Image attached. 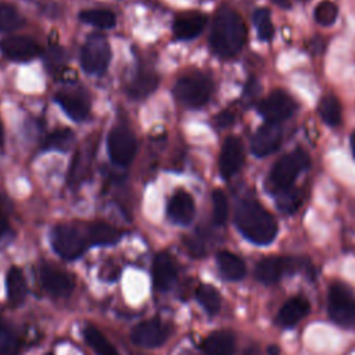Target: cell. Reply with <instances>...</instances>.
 I'll use <instances>...</instances> for the list:
<instances>
[{
	"label": "cell",
	"instance_id": "cell-16",
	"mask_svg": "<svg viewBox=\"0 0 355 355\" xmlns=\"http://www.w3.org/2000/svg\"><path fill=\"white\" fill-rule=\"evenodd\" d=\"M1 53L14 61H28L39 54V46L35 40L25 36H12L1 40Z\"/></svg>",
	"mask_w": 355,
	"mask_h": 355
},
{
	"label": "cell",
	"instance_id": "cell-28",
	"mask_svg": "<svg viewBox=\"0 0 355 355\" xmlns=\"http://www.w3.org/2000/svg\"><path fill=\"white\" fill-rule=\"evenodd\" d=\"M319 114L323 122L329 126H337L341 122V105L336 96L327 94L322 98Z\"/></svg>",
	"mask_w": 355,
	"mask_h": 355
},
{
	"label": "cell",
	"instance_id": "cell-18",
	"mask_svg": "<svg viewBox=\"0 0 355 355\" xmlns=\"http://www.w3.org/2000/svg\"><path fill=\"white\" fill-rule=\"evenodd\" d=\"M176 280V266L166 252H159L153 263V283L158 291L169 290Z\"/></svg>",
	"mask_w": 355,
	"mask_h": 355
},
{
	"label": "cell",
	"instance_id": "cell-42",
	"mask_svg": "<svg viewBox=\"0 0 355 355\" xmlns=\"http://www.w3.org/2000/svg\"><path fill=\"white\" fill-rule=\"evenodd\" d=\"M6 230H7V222L0 216V237L6 233Z\"/></svg>",
	"mask_w": 355,
	"mask_h": 355
},
{
	"label": "cell",
	"instance_id": "cell-24",
	"mask_svg": "<svg viewBox=\"0 0 355 355\" xmlns=\"http://www.w3.org/2000/svg\"><path fill=\"white\" fill-rule=\"evenodd\" d=\"M6 287H7V298L11 305H19L28 293L25 276L22 270L17 266H12L7 272L6 277Z\"/></svg>",
	"mask_w": 355,
	"mask_h": 355
},
{
	"label": "cell",
	"instance_id": "cell-11",
	"mask_svg": "<svg viewBox=\"0 0 355 355\" xmlns=\"http://www.w3.org/2000/svg\"><path fill=\"white\" fill-rule=\"evenodd\" d=\"M300 268V262L286 257H268L258 262L255 277L263 284L277 283L286 272H293Z\"/></svg>",
	"mask_w": 355,
	"mask_h": 355
},
{
	"label": "cell",
	"instance_id": "cell-44",
	"mask_svg": "<svg viewBox=\"0 0 355 355\" xmlns=\"http://www.w3.org/2000/svg\"><path fill=\"white\" fill-rule=\"evenodd\" d=\"M351 150H352V155L355 157V132H352L351 135Z\"/></svg>",
	"mask_w": 355,
	"mask_h": 355
},
{
	"label": "cell",
	"instance_id": "cell-33",
	"mask_svg": "<svg viewBox=\"0 0 355 355\" xmlns=\"http://www.w3.org/2000/svg\"><path fill=\"white\" fill-rule=\"evenodd\" d=\"M73 139V133L69 129H58L51 132L43 143L44 150H67Z\"/></svg>",
	"mask_w": 355,
	"mask_h": 355
},
{
	"label": "cell",
	"instance_id": "cell-39",
	"mask_svg": "<svg viewBox=\"0 0 355 355\" xmlns=\"http://www.w3.org/2000/svg\"><path fill=\"white\" fill-rule=\"evenodd\" d=\"M216 125L219 126V128H226V126H229V125H232L233 123V121H234V115L230 112V111H223V112H220V114H218L216 115Z\"/></svg>",
	"mask_w": 355,
	"mask_h": 355
},
{
	"label": "cell",
	"instance_id": "cell-21",
	"mask_svg": "<svg viewBox=\"0 0 355 355\" xmlns=\"http://www.w3.org/2000/svg\"><path fill=\"white\" fill-rule=\"evenodd\" d=\"M308 312L309 302L304 297H293L280 308L276 316V323L283 327H293L305 318Z\"/></svg>",
	"mask_w": 355,
	"mask_h": 355
},
{
	"label": "cell",
	"instance_id": "cell-41",
	"mask_svg": "<svg viewBox=\"0 0 355 355\" xmlns=\"http://www.w3.org/2000/svg\"><path fill=\"white\" fill-rule=\"evenodd\" d=\"M243 355H261V352L258 351V348H255V347H250V348H247L245 351H244V354Z\"/></svg>",
	"mask_w": 355,
	"mask_h": 355
},
{
	"label": "cell",
	"instance_id": "cell-37",
	"mask_svg": "<svg viewBox=\"0 0 355 355\" xmlns=\"http://www.w3.org/2000/svg\"><path fill=\"white\" fill-rule=\"evenodd\" d=\"M277 207L283 211V212H287V214H291L294 212L298 207H300V196L297 191H294L291 187L279 193V197H277Z\"/></svg>",
	"mask_w": 355,
	"mask_h": 355
},
{
	"label": "cell",
	"instance_id": "cell-13",
	"mask_svg": "<svg viewBox=\"0 0 355 355\" xmlns=\"http://www.w3.org/2000/svg\"><path fill=\"white\" fill-rule=\"evenodd\" d=\"M282 143V129L279 123L266 122L252 136L251 150L257 157H266L275 153Z\"/></svg>",
	"mask_w": 355,
	"mask_h": 355
},
{
	"label": "cell",
	"instance_id": "cell-10",
	"mask_svg": "<svg viewBox=\"0 0 355 355\" xmlns=\"http://www.w3.org/2000/svg\"><path fill=\"white\" fill-rule=\"evenodd\" d=\"M169 337V327L159 319H148L133 327L130 338L136 345L144 348L161 347Z\"/></svg>",
	"mask_w": 355,
	"mask_h": 355
},
{
	"label": "cell",
	"instance_id": "cell-6",
	"mask_svg": "<svg viewBox=\"0 0 355 355\" xmlns=\"http://www.w3.org/2000/svg\"><path fill=\"white\" fill-rule=\"evenodd\" d=\"M327 311L330 319L343 327H351L355 323V300L344 283H333L329 288Z\"/></svg>",
	"mask_w": 355,
	"mask_h": 355
},
{
	"label": "cell",
	"instance_id": "cell-20",
	"mask_svg": "<svg viewBox=\"0 0 355 355\" xmlns=\"http://www.w3.org/2000/svg\"><path fill=\"white\" fill-rule=\"evenodd\" d=\"M207 24V17L200 12L179 15L173 22V35L180 40H190L198 36Z\"/></svg>",
	"mask_w": 355,
	"mask_h": 355
},
{
	"label": "cell",
	"instance_id": "cell-31",
	"mask_svg": "<svg viewBox=\"0 0 355 355\" xmlns=\"http://www.w3.org/2000/svg\"><path fill=\"white\" fill-rule=\"evenodd\" d=\"M22 24L24 18L12 6L0 4V31L12 32L21 28Z\"/></svg>",
	"mask_w": 355,
	"mask_h": 355
},
{
	"label": "cell",
	"instance_id": "cell-43",
	"mask_svg": "<svg viewBox=\"0 0 355 355\" xmlns=\"http://www.w3.org/2000/svg\"><path fill=\"white\" fill-rule=\"evenodd\" d=\"M272 1L276 3V4L280 6V7H284V8L290 7V1H288V0H272Z\"/></svg>",
	"mask_w": 355,
	"mask_h": 355
},
{
	"label": "cell",
	"instance_id": "cell-9",
	"mask_svg": "<svg viewBox=\"0 0 355 355\" xmlns=\"http://www.w3.org/2000/svg\"><path fill=\"white\" fill-rule=\"evenodd\" d=\"M108 154L116 165L126 166L132 162L136 154L135 136L126 128H114L108 135Z\"/></svg>",
	"mask_w": 355,
	"mask_h": 355
},
{
	"label": "cell",
	"instance_id": "cell-25",
	"mask_svg": "<svg viewBox=\"0 0 355 355\" xmlns=\"http://www.w3.org/2000/svg\"><path fill=\"white\" fill-rule=\"evenodd\" d=\"M87 239H89V243L90 245H110V244H115L122 233L108 225V223H104V222H96V223H92L87 230Z\"/></svg>",
	"mask_w": 355,
	"mask_h": 355
},
{
	"label": "cell",
	"instance_id": "cell-38",
	"mask_svg": "<svg viewBox=\"0 0 355 355\" xmlns=\"http://www.w3.org/2000/svg\"><path fill=\"white\" fill-rule=\"evenodd\" d=\"M46 64L49 68L51 69H57L61 67V64L65 60V54H64V49L61 47H50L44 55Z\"/></svg>",
	"mask_w": 355,
	"mask_h": 355
},
{
	"label": "cell",
	"instance_id": "cell-14",
	"mask_svg": "<svg viewBox=\"0 0 355 355\" xmlns=\"http://www.w3.org/2000/svg\"><path fill=\"white\" fill-rule=\"evenodd\" d=\"M40 282L46 291L54 297H65L73 290V277L53 265L40 268Z\"/></svg>",
	"mask_w": 355,
	"mask_h": 355
},
{
	"label": "cell",
	"instance_id": "cell-3",
	"mask_svg": "<svg viewBox=\"0 0 355 355\" xmlns=\"http://www.w3.org/2000/svg\"><path fill=\"white\" fill-rule=\"evenodd\" d=\"M309 166V157L305 151L297 148L283 155L272 168L268 178V189L276 194L290 189L297 176Z\"/></svg>",
	"mask_w": 355,
	"mask_h": 355
},
{
	"label": "cell",
	"instance_id": "cell-36",
	"mask_svg": "<svg viewBox=\"0 0 355 355\" xmlns=\"http://www.w3.org/2000/svg\"><path fill=\"white\" fill-rule=\"evenodd\" d=\"M229 204L222 190H214L212 193V216L216 225H223L227 219Z\"/></svg>",
	"mask_w": 355,
	"mask_h": 355
},
{
	"label": "cell",
	"instance_id": "cell-34",
	"mask_svg": "<svg viewBox=\"0 0 355 355\" xmlns=\"http://www.w3.org/2000/svg\"><path fill=\"white\" fill-rule=\"evenodd\" d=\"M252 21L254 25L257 26L258 36L262 40H270L273 36V25L270 21V14L266 8H258L252 14Z\"/></svg>",
	"mask_w": 355,
	"mask_h": 355
},
{
	"label": "cell",
	"instance_id": "cell-32",
	"mask_svg": "<svg viewBox=\"0 0 355 355\" xmlns=\"http://www.w3.org/2000/svg\"><path fill=\"white\" fill-rule=\"evenodd\" d=\"M313 15H315V19L318 24H320L323 26H330L337 19L338 7L336 3H333L330 0H323L315 7Z\"/></svg>",
	"mask_w": 355,
	"mask_h": 355
},
{
	"label": "cell",
	"instance_id": "cell-22",
	"mask_svg": "<svg viewBox=\"0 0 355 355\" xmlns=\"http://www.w3.org/2000/svg\"><path fill=\"white\" fill-rule=\"evenodd\" d=\"M205 355H230L234 349V336L227 330H218L205 337L201 345Z\"/></svg>",
	"mask_w": 355,
	"mask_h": 355
},
{
	"label": "cell",
	"instance_id": "cell-8",
	"mask_svg": "<svg viewBox=\"0 0 355 355\" xmlns=\"http://www.w3.org/2000/svg\"><path fill=\"white\" fill-rule=\"evenodd\" d=\"M295 110H297V103L290 94H287L283 90L272 92L258 105V111L265 118V121L272 123H279L282 121H286L294 114Z\"/></svg>",
	"mask_w": 355,
	"mask_h": 355
},
{
	"label": "cell",
	"instance_id": "cell-35",
	"mask_svg": "<svg viewBox=\"0 0 355 355\" xmlns=\"http://www.w3.org/2000/svg\"><path fill=\"white\" fill-rule=\"evenodd\" d=\"M19 340L17 334L0 322V355H17Z\"/></svg>",
	"mask_w": 355,
	"mask_h": 355
},
{
	"label": "cell",
	"instance_id": "cell-46",
	"mask_svg": "<svg viewBox=\"0 0 355 355\" xmlns=\"http://www.w3.org/2000/svg\"><path fill=\"white\" fill-rule=\"evenodd\" d=\"M46 355H53V354H51V352H49V354H46Z\"/></svg>",
	"mask_w": 355,
	"mask_h": 355
},
{
	"label": "cell",
	"instance_id": "cell-4",
	"mask_svg": "<svg viewBox=\"0 0 355 355\" xmlns=\"http://www.w3.org/2000/svg\"><path fill=\"white\" fill-rule=\"evenodd\" d=\"M51 245L60 257L65 259H75L86 251L90 243L87 239V233H83L79 227L73 225L64 223L53 229Z\"/></svg>",
	"mask_w": 355,
	"mask_h": 355
},
{
	"label": "cell",
	"instance_id": "cell-15",
	"mask_svg": "<svg viewBox=\"0 0 355 355\" xmlns=\"http://www.w3.org/2000/svg\"><path fill=\"white\" fill-rule=\"evenodd\" d=\"M96 146H97V139L90 137L76 151V154L72 159V164H71V169H69L71 184L80 183L89 175L90 168H92V161L96 155Z\"/></svg>",
	"mask_w": 355,
	"mask_h": 355
},
{
	"label": "cell",
	"instance_id": "cell-17",
	"mask_svg": "<svg viewBox=\"0 0 355 355\" xmlns=\"http://www.w3.org/2000/svg\"><path fill=\"white\" fill-rule=\"evenodd\" d=\"M196 214L193 197L184 190H176L168 202L169 218L179 225H189Z\"/></svg>",
	"mask_w": 355,
	"mask_h": 355
},
{
	"label": "cell",
	"instance_id": "cell-26",
	"mask_svg": "<svg viewBox=\"0 0 355 355\" xmlns=\"http://www.w3.org/2000/svg\"><path fill=\"white\" fill-rule=\"evenodd\" d=\"M83 337L89 347L97 354V355H119L115 347L107 340V337L94 326L87 324L83 329Z\"/></svg>",
	"mask_w": 355,
	"mask_h": 355
},
{
	"label": "cell",
	"instance_id": "cell-5",
	"mask_svg": "<svg viewBox=\"0 0 355 355\" xmlns=\"http://www.w3.org/2000/svg\"><path fill=\"white\" fill-rule=\"evenodd\" d=\"M173 93L182 104L197 108L209 100L212 93V82L202 73H190L176 82Z\"/></svg>",
	"mask_w": 355,
	"mask_h": 355
},
{
	"label": "cell",
	"instance_id": "cell-7",
	"mask_svg": "<svg viewBox=\"0 0 355 355\" xmlns=\"http://www.w3.org/2000/svg\"><path fill=\"white\" fill-rule=\"evenodd\" d=\"M111 49L105 36L100 33L90 35L80 51V65L90 75H101L110 64Z\"/></svg>",
	"mask_w": 355,
	"mask_h": 355
},
{
	"label": "cell",
	"instance_id": "cell-19",
	"mask_svg": "<svg viewBox=\"0 0 355 355\" xmlns=\"http://www.w3.org/2000/svg\"><path fill=\"white\" fill-rule=\"evenodd\" d=\"M55 101L60 104L62 111L73 121L86 119L90 110L87 97L79 92H60L55 96Z\"/></svg>",
	"mask_w": 355,
	"mask_h": 355
},
{
	"label": "cell",
	"instance_id": "cell-27",
	"mask_svg": "<svg viewBox=\"0 0 355 355\" xmlns=\"http://www.w3.org/2000/svg\"><path fill=\"white\" fill-rule=\"evenodd\" d=\"M157 83L158 78L153 72H141L132 80L128 93L132 98H143L157 87Z\"/></svg>",
	"mask_w": 355,
	"mask_h": 355
},
{
	"label": "cell",
	"instance_id": "cell-40",
	"mask_svg": "<svg viewBox=\"0 0 355 355\" xmlns=\"http://www.w3.org/2000/svg\"><path fill=\"white\" fill-rule=\"evenodd\" d=\"M266 352H268V355H280V349L276 345H269Z\"/></svg>",
	"mask_w": 355,
	"mask_h": 355
},
{
	"label": "cell",
	"instance_id": "cell-23",
	"mask_svg": "<svg viewBox=\"0 0 355 355\" xmlns=\"http://www.w3.org/2000/svg\"><path fill=\"white\" fill-rule=\"evenodd\" d=\"M216 262L220 273L227 280H241L245 275V263L230 251H219Z\"/></svg>",
	"mask_w": 355,
	"mask_h": 355
},
{
	"label": "cell",
	"instance_id": "cell-30",
	"mask_svg": "<svg viewBox=\"0 0 355 355\" xmlns=\"http://www.w3.org/2000/svg\"><path fill=\"white\" fill-rule=\"evenodd\" d=\"M80 21L98 26L103 29L112 28L115 25V15L110 10H103V8H93V10H85L79 14Z\"/></svg>",
	"mask_w": 355,
	"mask_h": 355
},
{
	"label": "cell",
	"instance_id": "cell-1",
	"mask_svg": "<svg viewBox=\"0 0 355 355\" xmlns=\"http://www.w3.org/2000/svg\"><path fill=\"white\" fill-rule=\"evenodd\" d=\"M247 28L240 17L230 7H220L215 14L209 43L214 50L220 57L236 55L245 43Z\"/></svg>",
	"mask_w": 355,
	"mask_h": 355
},
{
	"label": "cell",
	"instance_id": "cell-45",
	"mask_svg": "<svg viewBox=\"0 0 355 355\" xmlns=\"http://www.w3.org/2000/svg\"><path fill=\"white\" fill-rule=\"evenodd\" d=\"M3 144V128H1V122H0V146Z\"/></svg>",
	"mask_w": 355,
	"mask_h": 355
},
{
	"label": "cell",
	"instance_id": "cell-12",
	"mask_svg": "<svg viewBox=\"0 0 355 355\" xmlns=\"http://www.w3.org/2000/svg\"><path fill=\"white\" fill-rule=\"evenodd\" d=\"M244 150L241 140L236 136H229L220 150L219 157V171L222 178H232L243 165Z\"/></svg>",
	"mask_w": 355,
	"mask_h": 355
},
{
	"label": "cell",
	"instance_id": "cell-2",
	"mask_svg": "<svg viewBox=\"0 0 355 355\" xmlns=\"http://www.w3.org/2000/svg\"><path fill=\"white\" fill-rule=\"evenodd\" d=\"M234 223L240 233L257 245L273 241L277 233L275 218L255 200H243L236 207Z\"/></svg>",
	"mask_w": 355,
	"mask_h": 355
},
{
	"label": "cell",
	"instance_id": "cell-29",
	"mask_svg": "<svg viewBox=\"0 0 355 355\" xmlns=\"http://www.w3.org/2000/svg\"><path fill=\"white\" fill-rule=\"evenodd\" d=\"M196 297H197L198 302L201 304V306L209 315H215L220 309V294L214 286L200 284L196 291Z\"/></svg>",
	"mask_w": 355,
	"mask_h": 355
}]
</instances>
